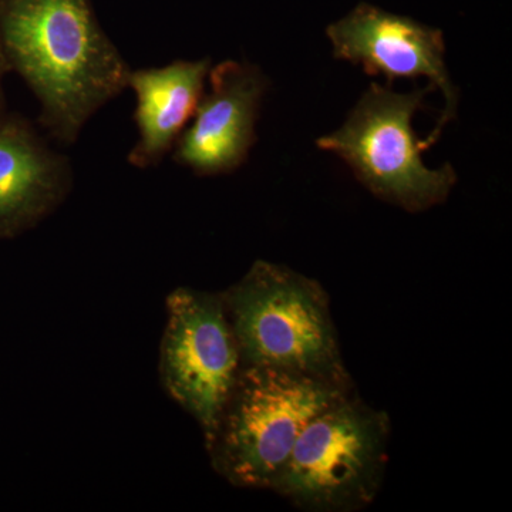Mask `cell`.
Listing matches in <instances>:
<instances>
[{"label":"cell","instance_id":"11","mask_svg":"<svg viewBox=\"0 0 512 512\" xmlns=\"http://www.w3.org/2000/svg\"><path fill=\"white\" fill-rule=\"evenodd\" d=\"M10 72L9 64L6 62L5 53H3L2 42H0V111L6 110L5 93H3V77Z\"/></svg>","mask_w":512,"mask_h":512},{"label":"cell","instance_id":"6","mask_svg":"<svg viewBox=\"0 0 512 512\" xmlns=\"http://www.w3.org/2000/svg\"><path fill=\"white\" fill-rule=\"evenodd\" d=\"M242 360L222 293L177 288L167 298L161 384L210 446Z\"/></svg>","mask_w":512,"mask_h":512},{"label":"cell","instance_id":"4","mask_svg":"<svg viewBox=\"0 0 512 512\" xmlns=\"http://www.w3.org/2000/svg\"><path fill=\"white\" fill-rule=\"evenodd\" d=\"M392 423L355 392L309 421L271 490L303 511L353 512L382 488Z\"/></svg>","mask_w":512,"mask_h":512},{"label":"cell","instance_id":"3","mask_svg":"<svg viewBox=\"0 0 512 512\" xmlns=\"http://www.w3.org/2000/svg\"><path fill=\"white\" fill-rule=\"evenodd\" d=\"M353 389L278 367L242 365L207 447L235 487L271 490L313 417Z\"/></svg>","mask_w":512,"mask_h":512},{"label":"cell","instance_id":"10","mask_svg":"<svg viewBox=\"0 0 512 512\" xmlns=\"http://www.w3.org/2000/svg\"><path fill=\"white\" fill-rule=\"evenodd\" d=\"M210 70V59H204L130 72L128 86L136 93L134 119L140 133L128 156L131 164L156 165L173 148L197 110Z\"/></svg>","mask_w":512,"mask_h":512},{"label":"cell","instance_id":"9","mask_svg":"<svg viewBox=\"0 0 512 512\" xmlns=\"http://www.w3.org/2000/svg\"><path fill=\"white\" fill-rule=\"evenodd\" d=\"M70 175L28 120L0 111V239L35 227L69 191Z\"/></svg>","mask_w":512,"mask_h":512},{"label":"cell","instance_id":"2","mask_svg":"<svg viewBox=\"0 0 512 512\" xmlns=\"http://www.w3.org/2000/svg\"><path fill=\"white\" fill-rule=\"evenodd\" d=\"M221 293L242 365L278 367L353 389L328 292L316 279L256 261Z\"/></svg>","mask_w":512,"mask_h":512},{"label":"cell","instance_id":"1","mask_svg":"<svg viewBox=\"0 0 512 512\" xmlns=\"http://www.w3.org/2000/svg\"><path fill=\"white\" fill-rule=\"evenodd\" d=\"M0 42L42 104L43 126L63 143L128 86L130 69L87 0H0Z\"/></svg>","mask_w":512,"mask_h":512},{"label":"cell","instance_id":"7","mask_svg":"<svg viewBox=\"0 0 512 512\" xmlns=\"http://www.w3.org/2000/svg\"><path fill=\"white\" fill-rule=\"evenodd\" d=\"M326 33L336 59L362 66L369 76L382 74L387 87L397 79L427 77L434 89L441 90L446 107L429 137L421 140L424 151L434 146L444 127L456 117L458 107V92L444 62L446 45L441 30L360 5L330 25Z\"/></svg>","mask_w":512,"mask_h":512},{"label":"cell","instance_id":"5","mask_svg":"<svg viewBox=\"0 0 512 512\" xmlns=\"http://www.w3.org/2000/svg\"><path fill=\"white\" fill-rule=\"evenodd\" d=\"M434 87L396 93L370 84L339 130L316 144L342 158L357 181L380 200L409 212L443 204L457 183L453 165L431 170L421 160V140L413 117Z\"/></svg>","mask_w":512,"mask_h":512},{"label":"cell","instance_id":"8","mask_svg":"<svg viewBox=\"0 0 512 512\" xmlns=\"http://www.w3.org/2000/svg\"><path fill=\"white\" fill-rule=\"evenodd\" d=\"M211 90L181 134L175 161L198 175L231 173L254 146L268 79L254 64L227 60L210 70Z\"/></svg>","mask_w":512,"mask_h":512}]
</instances>
